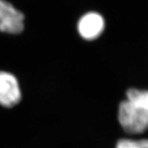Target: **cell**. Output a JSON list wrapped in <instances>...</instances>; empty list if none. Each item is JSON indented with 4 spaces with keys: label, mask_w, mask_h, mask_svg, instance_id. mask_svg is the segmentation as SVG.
<instances>
[{
    "label": "cell",
    "mask_w": 148,
    "mask_h": 148,
    "mask_svg": "<svg viewBox=\"0 0 148 148\" xmlns=\"http://www.w3.org/2000/svg\"><path fill=\"white\" fill-rule=\"evenodd\" d=\"M116 148H148V139L138 140L123 139L118 141Z\"/></svg>",
    "instance_id": "cell-5"
},
{
    "label": "cell",
    "mask_w": 148,
    "mask_h": 148,
    "mask_svg": "<svg viewBox=\"0 0 148 148\" xmlns=\"http://www.w3.org/2000/svg\"><path fill=\"white\" fill-rule=\"evenodd\" d=\"M23 13L5 0H0V31L18 34L24 28Z\"/></svg>",
    "instance_id": "cell-2"
},
{
    "label": "cell",
    "mask_w": 148,
    "mask_h": 148,
    "mask_svg": "<svg viewBox=\"0 0 148 148\" xmlns=\"http://www.w3.org/2000/svg\"><path fill=\"white\" fill-rule=\"evenodd\" d=\"M118 119L123 129L130 134H140L148 129V91L130 88L126 99L119 107Z\"/></svg>",
    "instance_id": "cell-1"
},
{
    "label": "cell",
    "mask_w": 148,
    "mask_h": 148,
    "mask_svg": "<svg viewBox=\"0 0 148 148\" xmlns=\"http://www.w3.org/2000/svg\"><path fill=\"white\" fill-rule=\"evenodd\" d=\"M104 20L96 12H89L80 18L78 30L80 36L87 40L97 39L104 29Z\"/></svg>",
    "instance_id": "cell-4"
},
{
    "label": "cell",
    "mask_w": 148,
    "mask_h": 148,
    "mask_svg": "<svg viewBox=\"0 0 148 148\" xmlns=\"http://www.w3.org/2000/svg\"><path fill=\"white\" fill-rule=\"evenodd\" d=\"M21 100V92L18 79L13 74L0 71V104L12 107Z\"/></svg>",
    "instance_id": "cell-3"
}]
</instances>
